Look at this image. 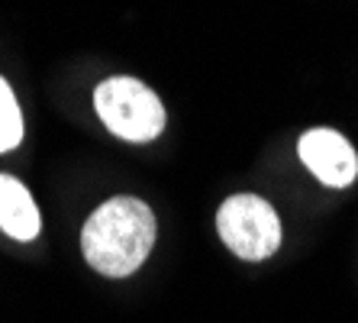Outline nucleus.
Segmentation results:
<instances>
[{"instance_id": "f257e3e1", "label": "nucleus", "mask_w": 358, "mask_h": 323, "mask_svg": "<svg viewBox=\"0 0 358 323\" xmlns=\"http://www.w3.org/2000/svg\"><path fill=\"white\" fill-rule=\"evenodd\" d=\"M155 246V214L139 198H110L81 230V252L94 272L126 278L149 259Z\"/></svg>"}, {"instance_id": "423d86ee", "label": "nucleus", "mask_w": 358, "mask_h": 323, "mask_svg": "<svg viewBox=\"0 0 358 323\" xmlns=\"http://www.w3.org/2000/svg\"><path fill=\"white\" fill-rule=\"evenodd\" d=\"M20 142H23V114L13 97V88L0 78V152L17 149Z\"/></svg>"}, {"instance_id": "39448f33", "label": "nucleus", "mask_w": 358, "mask_h": 323, "mask_svg": "<svg viewBox=\"0 0 358 323\" xmlns=\"http://www.w3.org/2000/svg\"><path fill=\"white\" fill-rule=\"evenodd\" d=\"M39 207L23 181L13 174H0V230L20 242H29L39 236Z\"/></svg>"}, {"instance_id": "20e7f679", "label": "nucleus", "mask_w": 358, "mask_h": 323, "mask_svg": "<svg viewBox=\"0 0 358 323\" xmlns=\"http://www.w3.org/2000/svg\"><path fill=\"white\" fill-rule=\"evenodd\" d=\"M297 152H300V162L317 174L323 184H329V188H349L358 178L355 149L336 130H326V126L307 130L297 142Z\"/></svg>"}, {"instance_id": "f03ea898", "label": "nucleus", "mask_w": 358, "mask_h": 323, "mask_svg": "<svg viewBox=\"0 0 358 323\" xmlns=\"http://www.w3.org/2000/svg\"><path fill=\"white\" fill-rule=\"evenodd\" d=\"M94 110L100 123L126 142H152L165 130V107L159 94L129 75L100 81L94 91Z\"/></svg>"}, {"instance_id": "7ed1b4c3", "label": "nucleus", "mask_w": 358, "mask_h": 323, "mask_svg": "<svg viewBox=\"0 0 358 323\" xmlns=\"http://www.w3.org/2000/svg\"><path fill=\"white\" fill-rule=\"evenodd\" d=\"M217 233L223 246L245 262H262L281 249V220L259 194H233L217 210Z\"/></svg>"}]
</instances>
